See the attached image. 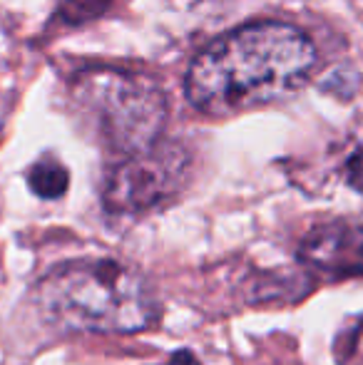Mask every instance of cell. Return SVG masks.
Instances as JSON below:
<instances>
[{"instance_id": "1", "label": "cell", "mask_w": 363, "mask_h": 365, "mask_svg": "<svg viewBox=\"0 0 363 365\" xmlns=\"http://www.w3.org/2000/svg\"><path fill=\"white\" fill-rule=\"evenodd\" d=\"M316 68V45L281 20L249 23L212 40L187 70L194 110L229 117L294 95Z\"/></svg>"}, {"instance_id": "2", "label": "cell", "mask_w": 363, "mask_h": 365, "mask_svg": "<svg viewBox=\"0 0 363 365\" xmlns=\"http://www.w3.org/2000/svg\"><path fill=\"white\" fill-rule=\"evenodd\" d=\"M35 296L45 318L68 331L140 333L160 318L145 276L115 259H80L55 266L38 281Z\"/></svg>"}, {"instance_id": "3", "label": "cell", "mask_w": 363, "mask_h": 365, "mask_svg": "<svg viewBox=\"0 0 363 365\" xmlns=\"http://www.w3.org/2000/svg\"><path fill=\"white\" fill-rule=\"evenodd\" d=\"M73 102L97 135L125 157L160 145L167 122V97L150 77L90 70L75 80Z\"/></svg>"}, {"instance_id": "4", "label": "cell", "mask_w": 363, "mask_h": 365, "mask_svg": "<svg viewBox=\"0 0 363 365\" xmlns=\"http://www.w3.org/2000/svg\"><path fill=\"white\" fill-rule=\"evenodd\" d=\"M192 157L180 145L160 142L147 152L125 157L107 172L102 204L115 217H140L165 207L184 189Z\"/></svg>"}, {"instance_id": "5", "label": "cell", "mask_w": 363, "mask_h": 365, "mask_svg": "<svg viewBox=\"0 0 363 365\" xmlns=\"http://www.w3.org/2000/svg\"><path fill=\"white\" fill-rule=\"evenodd\" d=\"M299 259L309 266L341 274H363V224L334 221L304 236Z\"/></svg>"}, {"instance_id": "6", "label": "cell", "mask_w": 363, "mask_h": 365, "mask_svg": "<svg viewBox=\"0 0 363 365\" xmlns=\"http://www.w3.org/2000/svg\"><path fill=\"white\" fill-rule=\"evenodd\" d=\"M68 182H70L68 169L60 162H55L53 157H45L40 162H35L28 172V187L40 199H60L68 192Z\"/></svg>"}, {"instance_id": "7", "label": "cell", "mask_w": 363, "mask_h": 365, "mask_svg": "<svg viewBox=\"0 0 363 365\" xmlns=\"http://www.w3.org/2000/svg\"><path fill=\"white\" fill-rule=\"evenodd\" d=\"M110 5V0H65L60 8V18L70 25L88 23V20L102 15Z\"/></svg>"}, {"instance_id": "8", "label": "cell", "mask_w": 363, "mask_h": 365, "mask_svg": "<svg viewBox=\"0 0 363 365\" xmlns=\"http://www.w3.org/2000/svg\"><path fill=\"white\" fill-rule=\"evenodd\" d=\"M344 177L351 187L363 192V149L349 157V162H346V167H344Z\"/></svg>"}, {"instance_id": "9", "label": "cell", "mask_w": 363, "mask_h": 365, "mask_svg": "<svg viewBox=\"0 0 363 365\" xmlns=\"http://www.w3.org/2000/svg\"><path fill=\"white\" fill-rule=\"evenodd\" d=\"M170 365H199V361H197V358H194V353H189V351H180V353H175V356H172Z\"/></svg>"}]
</instances>
